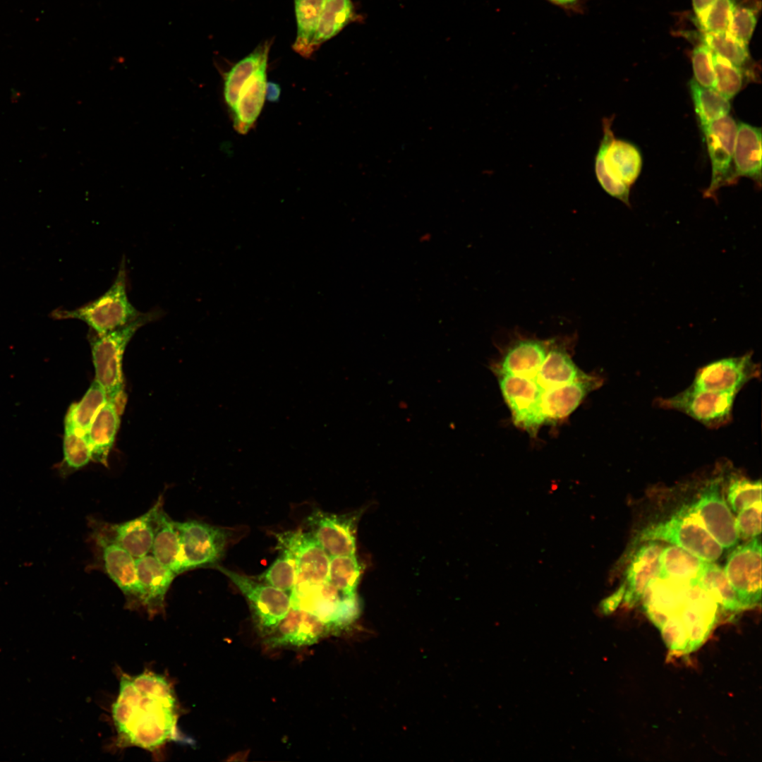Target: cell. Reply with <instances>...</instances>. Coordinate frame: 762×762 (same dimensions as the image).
<instances>
[{"instance_id": "1", "label": "cell", "mask_w": 762, "mask_h": 762, "mask_svg": "<svg viewBox=\"0 0 762 762\" xmlns=\"http://www.w3.org/2000/svg\"><path fill=\"white\" fill-rule=\"evenodd\" d=\"M112 717L124 746L153 751L178 736L174 691L164 677L152 672L121 677Z\"/></svg>"}, {"instance_id": "2", "label": "cell", "mask_w": 762, "mask_h": 762, "mask_svg": "<svg viewBox=\"0 0 762 762\" xmlns=\"http://www.w3.org/2000/svg\"><path fill=\"white\" fill-rule=\"evenodd\" d=\"M612 118L603 119V138L595 157V173L603 189L629 205V188L642 167V157L632 143L617 139L611 129Z\"/></svg>"}, {"instance_id": "3", "label": "cell", "mask_w": 762, "mask_h": 762, "mask_svg": "<svg viewBox=\"0 0 762 762\" xmlns=\"http://www.w3.org/2000/svg\"><path fill=\"white\" fill-rule=\"evenodd\" d=\"M142 313L128 300L127 272L123 259L114 283L106 292L74 310H55L52 313V317L82 320L94 333L102 334L128 324Z\"/></svg>"}, {"instance_id": "4", "label": "cell", "mask_w": 762, "mask_h": 762, "mask_svg": "<svg viewBox=\"0 0 762 762\" xmlns=\"http://www.w3.org/2000/svg\"><path fill=\"white\" fill-rule=\"evenodd\" d=\"M159 316L157 310L142 313L121 327L102 334L95 333L90 338L95 380L104 389L108 400L116 403L123 391L122 361L127 344L140 327Z\"/></svg>"}, {"instance_id": "5", "label": "cell", "mask_w": 762, "mask_h": 762, "mask_svg": "<svg viewBox=\"0 0 762 762\" xmlns=\"http://www.w3.org/2000/svg\"><path fill=\"white\" fill-rule=\"evenodd\" d=\"M637 541L667 542L708 562L718 560L723 552V548L687 505L667 520L643 528L638 535Z\"/></svg>"}, {"instance_id": "6", "label": "cell", "mask_w": 762, "mask_h": 762, "mask_svg": "<svg viewBox=\"0 0 762 762\" xmlns=\"http://www.w3.org/2000/svg\"><path fill=\"white\" fill-rule=\"evenodd\" d=\"M737 395L689 386L672 397L658 398L655 403L661 409L682 412L708 428L718 429L732 421Z\"/></svg>"}, {"instance_id": "7", "label": "cell", "mask_w": 762, "mask_h": 762, "mask_svg": "<svg viewBox=\"0 0 762 762\" xmlns=\"http://www.w3.org/2000/svg\"><path fill=\"white\" fill-rule=\"evenodd\" d=\"M216 567L248 600L261 636L265 638L271 634L291 608L290 593L225 567Z\"/></svg>"}, {"instance_id": "8", "label": "cell", "mask_w": 762, "mask_h": 762, "mask_svg": "<svg viewBox=\"0 0 762 762\" xmlns=\"http://www.w3.org/2000/svg\"><path fill=\"white\" fill-rule=\"evenodd\" d=\"M90 539L97 564L121 591L126 605L131 608L143 607L136 559L120 545L97 531L91 530Z\"/></svg>"}, {"instance_id": "9", "label": "cell", "mask_w": 762, "mask_h": 762, "mask_svg": "<svg viewBox=\"0 0 762 762\" xmlns=\"http://www.w3.org/2000/svg\"><path fill=\"white\" fill-rule=\"evenodd\" d=\"M708 479L689 510L696 515L709 534L723 549L736 546L739 541L734 516L722 490L721 476Z\"/></svg>"}, {"instance_id": "10", "label": "cell", "mask_w": 762, "mask_h": 762, "mask_svg": "<svg viewBox=\"0 0 762 762\" xmlns=\"http://www.w3.org/2000/svg\"><path fill=\"white\" fill-rule=\"evenodd\" d=\"M741 607H751L761 596V542L759 537L737 545L723 568Z\"/></svg>"}, {"instance_id": "11", "label": "cell", "mask_w": 762, "mask_h": 762, "mask_svg": "<svg viewBox=\"0 0 762 762\" xmlns=\"http://www.w3.org/2000/svg\"><path fill=\"white\" fill-rule=\"evenodd\" d=\"M184 571L214 565L224 554L226 530L194 519L176 521Z\"/></svg>"}, {"instance_id": "12", "label": "cell", "mask_w": 762, "mask_h": 762, "mask_svg": "<svg viewBox=\"0 0 762 762\" xmlns=\"http://www.w3.org/2000/svg\"><path fill=\"white\" fill-rule=\"evenodd\" d=\"M163 504V497L160 496L147 512L135 519L109 523L90 518L89 526L91 530L120 545L135 559L140 558L150 553Z\"/></svg>"}, {"instance_id": "13", "label": "cell", "mask_w": 762, "mask_h": 762, "mask_svg": "<svg viewBox=\"0 0 762 762\" xmlns=\"http://www.w3.org/2000/svg\"><path fill=\"white\" fill-rule=\"evenodd\" d=\"M499 385L514 423L534 436L545 423L542 398L545 389L536 378L500 373Z\"/></svg>"}, {"instance_id": "14", "label": "cell", "mask_w": 762, "mask_h": 762, "mask_svg": "<svg viewBox=\"0 0 762 762\" xmlns=\"http://www.w3.org/2000/svg\"><path fill=\"white\" fill-rule=\"evenodd\" d=\"M761 366L751 352L721 358L698 369L690 386L699 389L738 394L750 381L761 377Z\"/></svg>"}, {"instance_id": "15", "label": "cell", "mask_w": 762, "mask_h": 762, "mask_svg": "<svg viewBox=\"0 0 762 762\" xmlns=\"http://www.w3.org/2000/svg\"><path fill=\"white\" fill-rule=\"evenodd\" d=\"M290 596L291 607L313 615L329 629L347 621L356 608L355 595H344L328 581L294 588Z\"/></svg>"}, {"instance_id": "16", "label": "cell", "mask_w": 762, "mask_h": 762, "mask_svg": "<svg viewBox=\"0 0 762 762\" xmlns=\"http://www.w3.org/2000/svg\"><path fill=\"white\" fill-rule=\"evenodd\" d=\"M276 537L278 545L289 549L294 557L296 579L294 588L327 581L330 557L310 532L289 531Z\"/></svg>"}, {"instance_id": "17", "label": "cell", "mask_w": 762, "mask_h": 762, "mask_svg": "<svg viewBox=\"0 0 762 762\" xmlns=\"http://www.w3.org/2000/svg\"><path fill=\"white\" fill-rule=\"evenodd\" d=\"M701 128L712 166L710 185L704 195L715 198V193L720 186L733 183L734 176L731 175L730 170L737 123L732 116L727 115Z\"/></svg>"}, {"instance_id": "18", "label": "cell", "mask_w": 762, "mask_h": 762, "mask_svg": "<svg viewBox=\"0 0 762 762\" xmlns=\"http://www.w3.org/2000/svg\"><path fill=\"white\" fill-rule=\"evenodd\" d=\"M309 532L329 557L355 555V519L315 510L307 519Z\"/></svg>"}, {"instance_id": "19", "label": "cell", "mask_w": 762, "mask_h": 762, "mask_svg": "<svg viewBox=\"0 0 762 762\" xmlns=\"http://www.w3.org/2000/svg\"><path fill=\"white\" fill-rule=\"evenodd\" d=\"M329 631V627L313 615L291 607L273 632L265 637V643L270 648L310 645Z\"/></svg>"}, {"instance_id": "20", "label": "cell", "mask_w": 762, "mask_h": 762, "mask_svg": "<svg viewBox=\"0 0 762 762\" xmlns=\"http://www.w3.org/2000/svg\"><path fill=\"white\" fill-rule=\"evenodd\" d=\"M136 566L143 607L150 615L162 612L167 592L177 575L157 561L151 553L137 558Z\"/></svg>"}, {"instance_id": "21", "label": "cell", "mask_w": 762, "mask_h": 762, "mask_svg": "<svg viewBox=\"0 0 762 762\" xmlns=\"http://www.w3.org/2000/svg\"><path fill=\"white\" fill-rule=\"evenodd\" d=\"M633 554L627 567L623 598L632 605L640 600L650 581L658 572V560L663 546L658 541H646Z\"/></svg>"}, {"instance_id": "22", "label": "cell", "mask_w": 762, "mask_h": 762, "mask_svg": "<svg viewBox=\"0 0 762 762\" xmlns=\"http://www.w3.org/2000/svg\"><path fill=\"white\" fill-rule=\"evenodd\" d=\"M267 61L248 78L241 87L237 100L231 111L234 127L246 134L257 120L266 97V69Z\"/></svg>"}, {"instance_id": "23", "label": "cell", "mask_w": 762, "mask_h": 762, "mask_svg": "<svg viewBox=\"0 0 762 762\" xmlns=\"http://www.w3.org/2000/svg\"><path fill=\"white\" fill-rule=\"evenodd\" d=\"M600 385L601 381L598 378L586 375L563 386L545 389L542 398L545 422L557 421L569 416L585 397Z\"/></svg>"}, {"instance_id": "24", "label": "cell", "mask_w": 762, "mask_h": 762, "mask_svg": "<svg viewBox=\"0 0 762 762\" xmlns=\"http://www.w3.org/2000/svg\"><path fill=\"white\" fill-rule=\"evenodd\" d=\"M548 353L543 341L524 338L515 341L505 352L500 373L536 378Z\"/></svg>"}, {"instance_id": "25", "label": "cell", "mask_w": 762, "mask_h": 762, "mask_svg": "<svg viewBox=\"0 0 762 762\" xmlns=\"http://www.w3.org/2000/svg\"><path fill=\"white\" fill-rule=\"evenodd\" d=\"M706 562L681 548L667 545L660 552L657 577L694 586Z\"/></svg>"}, {"instance_id": "26", "label": "cell", "mask_w": 762, "mask_h": 762, "mask_svg": "<svg viewBox=\"0 0 762 762\" xmlns=\"http://www.w3.org/2000/svg\"><path fill=\"white\" fill-rule=\"evenodd\" d=\"M733 160L735 174L761 182V129L746 123L737 124Z\"/></svg>"}, {"instance_id": "27", "label": "cell", "mask_w": 762, "mask_h": 762, "mask_svg": "<svg viewBox=\"0 0 762 762\" xmlns=\"http://www.w3.org/2000/svg\"><path fill=\"white\" fill-rule=\"evenodd\" d=\"M119 426V416L116 403L107 400L95 417L87 434L92 460L107 466Z\"/></svg>"}, {"instance_id": "28", "label": "cell", "mask_w": 762, "mask_h": 762, "mask_svg": "<svg viewBox=\"0 0 762 762\" xmlns=\"http://www.w3.org/2000/svg\"><path fill=\"white\" fill-rule=\"evenodd\" d=\"M722 487L726 502L734 513L761 502V481L747 478L734 469L728 462L719 464Z\"/></svg>"}, {"instance_id": "29", "label": "cell", "mask_w": 762, "mask_h": 762, "mask_svg": "<svg viewBox=\"0 0 762 762\" xmlns=\"http://www.w3.org/2000/svg\"><path fill=\"white\" fill-rule=\"evenodd\" d=\"M150 553L177 576L185 572L176 521L164 508L159 514Z\"/></svg>"}, {"instance_id": "30", "label": "cell", "mask_w": 762, "mask_h": 762, "mask_svg": "<svg viewBox=\"0 0 762 762\" xmlns=\"http://www.w3.org/2000/svg\"><path fill=\"white\" fill-rule=\"evenodd\" d=\"M586 375L564 349L555 346L548 351L536 379L545 390L573 382Z\"/></svg>"}, {"instance_id": "31", "label": "cell", "mask_w": 762, "mask_h": 762, "mask_svg": "<svg viewBox=\"0 0 762 762\" xmlns=\"http://www.w3.org/2000/svg\"><path fill=\"white\" fill-rule=\"evenodd\" d=\"M326 0H294L297 24V35L294 50L308 58L314 52L312 42Z\"/></svg>"}, {"instance_id": "32", "label": "cell", "mask_w": 762, "mask_h": 762, "mask_svg": "<svg viewBox=\"0 0 762 762\" xmlns=\"http://www.w3.org/2000/svg\"><path fill=\"white\" fill-rule=\"evenodd\" d=\"M269 49L270 44L267 42L259 45L250 54L237 62L226 73L224 96L231 111L244 83L263 62L267 61Z\"/></svg>"}, {"instance_id": "33", "label": "cell", "mask_w": 762, "mask_h": 762, "mask_svg": "<svg viewBox=\"0 0 762 762\" xmlns=\"http://www.w3.org/2000/svg\"><path fill=\"white\" fill-rule=\"evenodd\" d=\"M107 400L106 391L95 380L83 398L70 406L64 423L87 435L95 417Z\"/></svg>"}, {"instance_id": "34", "label": "cell", "mask_w": 762, "mask_h": 762, "mask_svg": "<svg viewBox=\"0 0 762 762\" xmlns=\"http://www.w3.org/2000/svg\"><path fill=\"white\" fill-rule=\"evenodd\" d=\"M353 12L351 0H326L312 42L313 52L337 35L350 22Z\"/></svg>"}, {"instance_id": "35", "label": "cell", "mask_w": 762, "mask_h": 762, "mask_svg": "<svg viewBox=\"0 0 762 762\" xmlns=\"http://www.w3.org/2000/svg\"><path fill=\"white\" fill-rule=\"evenodd\" d=\"M696 114L701 126L728 115L730 102L715 88L705 87L694 79L689 84Z\"/></svg>"}, {"instance_id": "36", "label": "cell", "mask_w": 762, "mask_h": 762, "mask_svg": "<svg viewBox=\"0 0 762 762\" xmlns=\"http://www.w3.org/2000/svg\"><path fill=\"white\" fill-rule=\"evenodd\" d=\"M698 586L723 607L728 610L741 607L723 568L715 562L706 563L698 578Z\"/></svg>"}, {"instance_id": "37", "label": "cell", "mask_w": 762, "mask_h": 762, "mask_svg": "<svg viewBox=\"0 0 762 762\" xmlns=\"http://www.w3.org/2000/svg\"><path fill=\"white\" fill-rule=\"evenodd\" d=\"M361 573L355 555L330 557L327 581L344 595H355Z\"/></svg>"}, {"instance_id": "38", "label": "cell", "mask_w": 762, "mask_h": 762, "mask_svg": "<svg viewBox=\"0 0 762 762\" xmlns=\"http://www.w3.org/2000/svg\"><path fill=\"white\" fill-rule=\"evenodd\" d=\"M701 39L713 53L742 69L750 61L748 44L737 40L727 31L702 32Z\"/></svg>"}, {"instance_id": "39", "label": "cell", "mask_w": 762, "mask_h": 762, "mask_svg": "<svg viewBox=\"0 0 762 762\" xmlns=\"http://www.w3.org/2000/svg\"><path fill=\"white\" fill-rule=\"evenodd\" d=\"M92 460L91 449L87 435L65 424L64 436V460L61 471L68 474L86 466Z\"/></svg>"}, {"instance_id": "40", "label": "cell", "mask_w": 762, "mask_h": 762, "mask_svg": "<svg viewBox=\"0 0 762 762\" xmlns=\"http://www.w3.org/2000/svg\"><path fill=\"white\" fill-rule=\"evenodd\" d=\"M280 554L260 576L262 582L291 593L296 584V562L291 552L278 545Z\"/></svg>"}, {"instance_id": "41", "label": "cell", "mask_w": 762, "mask_h": 762, "mask_svg": "<svg viewBox=\"0 0 762 762\" xmlns=\"http://www.w3.org/2000/svg\"><path fill=\"white\" fill-rule=\"evenodd\" d=\"M712 54L715 74V89L730 100L742 88L744 71L713 52Z\"/></svg>"}, {"instance_id": "42", "label": "cell", "mask_w": 762, "mask_h": 762, "mask_svg": "<svg viewBox=\"0 0 762 762\" xmlns=\"http://www.w3.org/2000/svg\"><path fill=\"white\" fill-rule=\"evenodd\" d=\"M737 0H715L706 12L696 19L703 32L727 31Z\"/></svg>"}, {"instance_id": "43", "label": "cell", "mask_w": 762, "mask_h": 762, "mask_svg": "<svg viewBox=\"0 0 762 762\" xmlns=\"http://www.w3.org/2000/svg\"><path fill=\"white\" fill-rule=\"evenodd\" d=\"M757 13L755 7L737 4L727 31L737 40L748 44L757 23Z\"/></svg>"}, {"instance_id": "44", "label": "cell", "mask_w": 762, "mask_h": 762, "mask_svg": "<svg viewBox=\"0 0 762 762\" xmlns=\"http://www.w3.org/2000/svg\"><path fill=\"white\" fill-rule=\"evenodd\" d=\"M691 64L692 79L703 87L715 88V74L711 50L703 43L696 46L691 53Z\"/></svg>"}, {"instance_id": "45", "label": "cell", "mask_w": 762, "mask_h": 762, "mask_svg": "<svg viewBox=\"0 0 762 762\" xmlns=\"http://www.w3.org/2000/svg\"><path fill=\"white\" fill-rule=\"evenodd\" d=\"M761 508L759 502L737 513L734 522L739 539L746 541L761 536Z\"/></svg>"}, {"instance_id": "46", "label": "cell", "mask_w": 762, "mask_h": 762, "mask_svg": "<svg viewBox=\"0 0 762 762\" xmlns=\"http://www.w3.org/2000/svg\"><path fill=\"white\" fill-rule=\"evenodd\" d=\"M624 593V584L622 583L615 593L601 602L600 605V610L603 613L610 612L617 607L622 598H623Z\"/></svg>"}, {"instance_id": "47", "label": "cell", "mask_w": 762, "mask_h": 762, "mask_svg": "<svg viewBox=\"0 0 762 762\" xmlns=\"http://www.w3.org/2000/svg\"><path fill=\"white\" fill-rule=\"evenodd\" d=\"M715 0H691L696 19L701 18Z\"/></svg>"}, {"instance_id": "48", "label": "cell", "mask_w": 762, "mask_h": 762, "mask_svg": "<svg viewBox=\"0 0 762 762\" xmlns=\"http://www.w3.org/2000/svg\"><path fill=\"white\" fill-rule=\"evenodd\" d=\"M280 94L279 85L274 83H267L266 86V96L270 101L276 102Z\"/></svg>"}, {"instance_id": "49", "label": "cell", "mask_w": 762, "mask_h": 762, "mask_svg": "<svg viewBox=\"0 0 762 762\" xmlns=\"http://www.w3.org/2000/svg\"><path fill=\"white\" fill-rule=\"evenodd\" d=\"M548 1L552 2V4H554L555 5L560 6L570 7V6H574L580 0H548Z\"/></svg>"}, {"instance_id": "50", "label": "cell", "mask_w": 762, "mask_h": 762, "mask_svg": "<svg viewBox=\"0 0 762 762\" xmlns=\"http://www.w3.org/2000/svg\"><path fill=\"white\" fill-rule=\"evenodd\" d=\"M430 237H431V236H430V234H423V236H422L421 237V241H423V242H425V241H429V240H430Z\"/></svg>"}]
</instances>
